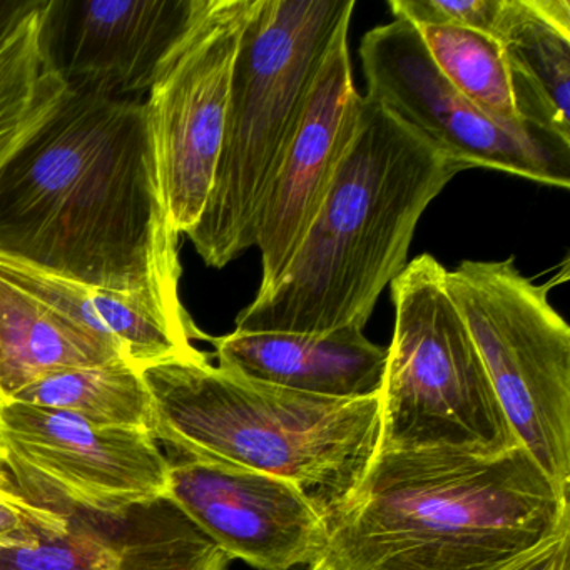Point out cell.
Here are the masks:
<instances>
[{
	"instance_id": "6da1fadb",
	"label": "cell",
	"mask_w": 570,
	"mask_h": 570,
	"mask_svg": "<svg viewBox=\"0 0 570 570\" xmlns=\"http://www.w3.org/2000/svg\"><path fill=\"white\" fill-rule=\"evenodd\" d=\"M179 236L146 101L68 91L0 171V256L38 272L181 302Z\"/></svg>"
},
{
	"instance_id": "7a4b0ae2",
	"label": "cell",
	"mask_w": 570,
	"mask_h": 570,
	"mask_svg": "<svg viewBox=\"0 0 570 570\" xmlns=\"http://www.w3.org/2000/svg\"><path fill=\"white\" fill-rule=\"evenodd\" d=\"M570 535L563 493L522 446L376 452L328 517L338 570H510Z\"/></svg>"
},
{
	"instance_id": "3957f363",
	"label": "cell",
	"mask_w": 570,
	"mask_h": 570,
	"mask_svg": "<svg viewBox=\"0 0 570 570\" xmlns=\"http://www.w3.org/2000/svg\"><path fill=\"white\" fill-rule=\"evenodd\" d=\"M462 171L363 96L325 202L278 282L236 316V332H363L383 289L409 265L423 213Z\"/></svg>"
},
{
	"instance_id": "277c9868",
	"label": "cell",
	"mask_w": 570,
	"mask_h": 570,
	"mask_svg": "<svg viewBox=\"0 0 570 570\" xmlns=\"http://www.w3.org/2000/svg\"><path fill=\"white\" fill-rule=\"evenodd\" d=\"M151 435L168 456L282 476L332 515L380 449V399L293 392L213 365L208 353L141 370Z\"/></svg>"
},
{
	"instance_id": "5b68a950",
	"label": "cell",
	"mask_w": 570,
	"mask_h": 570,
	"mask_svg": "<svg viewBox=\"0 0 570 570\" xmlns=\"http://www.w3.org/2000/svg\"><path fill=\"white\" fill-rule=\"evenodd\" d=\"M355 8V0H256L236 56L215 181L202 219L186 235L212 268L255 246L263 199Z\"/></svg>"
},
{
	"instance_id": "8992f818",
	"label": "cell",
	"mask_w": 570,
	"mask_h": 570,
	"mask_svg": "<svg viewBox=\"0 0 570 570\" xmlns=\"http://www.w3.org/2000/svg\"><path fill=\"white\" fill-rule=\"evenodd\" d=\"M395 308L380 390V449L497 455L519 440L433 256L390 283Z\"/></svg>"
},
{
	"instance_id": "52a82bcc",
	"label": "cell",
	"mask_w": 570,
	"mask_h": 570,
	"mask_svg": "<svg viewBox=\"0 0 570 570\" xmlns=\"http://www.w3.org/2000/svg\"><path fill=\"white\" fill-rule=\"evenodd\" d=\"M553 283L535 285L513 258L463 262L446 272L519 445L569 493L570 328L549 302Z\"/></svg>"
},
{
	"instance_id": "ba28073f",
	"label": "cell",
	"mask_w": 570,
	"mask_h": 570,
	"mask_svg": "<svg viewBox=\"0 0 570 570\" xmlns=\"http://www.w3.org/2000/svg\"><path fill=\"white\" fill-rule=\"evenodd\" d=\"M360 59L366 98L450 161L570 188V141L485 115L433 65L415 26L395 19L372 29L360 46Z\"/></svg>"
},
{
	"instance_id": "9c48e42d",
	"label": "cell",
	"mask_w": 570,
	"mask_h": 570,
	"mask_svg": "<svg viewBox=\"0 0 570 570\" xmlns=\"http://www.w3.org/2000/svg\"><path fill=\"white\" fill-rule=\"evenodd\" d=\"M0 453L19 490L59 513H118L166 495L169 460L149 430L0 400Z\"/></svg>"
},
{
	"instance_id": "30bf717a",
	"label": "cell",
	"mask_w": 570,
	"mask_h": 570,
	"mask_svg": "<svg viewBox=\"0 0 570 570\" xmlns=\"http://www.w3.org/2000/svg\"><path fill=\"white\" fill-rule=\"evenodd\" d=\"M256 0H199L149 89L148 106L169 218L198 225L215 181L236 56Z\"/></svg>"
},
{
	"instance_id": "8fae6325",
	"label": "cell",
	"mask_w": 570,
	"mask_h": 570,
	"mask_svg": "<svg viewBox=\"0 0 570 570\" xmlns=\"http://www.w3.org/2000/svg\"><path fill=\"white\" fill-rule=\"evenodd\" d=\"M168 460L166 497L233 560L292 570L325 557L328 517L295 483L225 463Z\"/></svg>"
},
{
	"instance_id": "7c38bea8",
	"label": "cell",
	"mask_w": 570,
	"mask_h": 570,
	"mask_svg": "<svg viewBox=\"0 0 570 570\" xmlns=\"http://www.w3.org/2000/svg\"><path fill=\"white\" fill-rule=\"evenodd\" d=\"M199 0H42L46 65L69 92L136 99L149 92Z\"/></svg>"
},
{
	"instance_id": "4fadbf2b",
	"label": "cell",
	"mask_w": 570,
	"mask_h": 570,
	"mask_svg": "<svg viewBox=\"0 0 570 570\" xmlns=\"http://www.w3.org/2000/svg\"><path fill=\"white\" fill-rule=\"evenodd\" d=\"M348 31L326 55L298 131L259 208L255 246L262 255V282L256 295L268 292L285 273L358 128L363 96L353 82Z\"/></svg>"
},
{
	"instance_id": "5bb4252c",
	"label": "cell",
	"mask_w": 570,
	"mask_h": 570,
	"mask_svg": "<svg viewBox=\"0 0 570 570\" xmlns=\"http://www.w3.org/2000/svg\"><path fill=\"white\" fill-rule=\"evenodd\" d=\"M232 562L166 495L125 512L66 513L58 532L0 549V570H228Z\"/></svg>"
},
{
	"instance_id": "9a60e30c",
	"label": "cell",
	"mask_w": 570,
	"mask_h": 570,
	"mask_svg": "<svg viewBox=\"0 0 570 570\" xmlns=\"http://www.w3.org/2000/svg\"><path fill=\"white\" fill-rule=\"evenodd\" d=\"M0 279L45 303L52 312L118 346L122 358L146 366L198 352L206 336L183 302L155 293H119L58 278L0 256Z\"/></svg>"
},
{
	"instance_id": "2e32d148",
	"label": "cell",
	"mask_w": 570,
	"mask_h": 570,
	"mask_svg": "<svg viewBox=\"0 0 570 570\" xmlns=\"http://www.w3.org/2000/svg\"><path fill=\"white\" fill-rule=\"evenodd\" d=\"M219 366L248 379L326 399L379 396L386 348L362 330L330 333H246L209 338Z\"/></svg>"
},
{
	"instance_id": "e0dca14e",
	"label": "cell",
	"mask_w": 570,
	"mask_h": 570,
	"mask_svg": "<svg viewBox=\"0 0 570 570\" xmlns=\"http://www.w3.org/2000/svg\"><path fill=\"white\" fill-rule=\"evenodd\" d=\"M493 36L520 118L570 141L569 0H502Z\"/></svg>"
},
{
	"instance_id": "ac0fdd59",
	"label": "cell",
	"mask_w": 570,
	"mask_h": 570,
	"mask_svg": "<svg viewBox=\"0 0 570 570\" xmlns=\"http://www.w3.org/2000/svg\"><path fill=\"white\" fill-rule=\"evenodd\" d=\"M118 360V346L0 279V400L48 373Z\"/></svg>"
},
{
	"instance_id": "d6986e66",
	"label": "cell",
	"mask_w": 570,
	"mask_h": 570,
	"mask_svg": "<svg viewBox=\"0 0 570 570\" xmlns=\"http://www.w3.org/2000/svg\"><path fill=\"white\" fill-rule=\"evenodd\" d=\"M41 9L29 12L0 46V171L51 118L68 88L46 65Z\"/></svg>"
},
{
	"instance_id": "ffe728a7",
	"label": "cell",
	"mask_w": 570,
	"mask_h": 570,
	"mask_svg": "<svg viewBox=\"0 0 570 570\" xmlns=\"http://www.w3.org/2000/svg\"><path fill=\"white\" fill-rule=\"evenodd\" d=\"M8 400L75 413L96 425L151 429L148 386L125 360L48 373Z\"/></svg>"
},
{
	"instance_id": "44dd1931",
	"label": "cell",
	"mask_w": 570,
	"mask_h": 570,
	"mask_svg": "<svg viewBox=\"0 0 570 570\" xmlns=\"http://www.w3.org/2000/svg\"><path fill=\"white\" fill-rule=\"evenodd\" d=\"M415 28L433 65L476 108L505 125H530L517 111L509 66L495 36L453 26Z\"/></svg>"
},
{
	"instance_id": "7402d4cb",
	"label": "cell",
	"mask_w": 570,
	"mask_h": 570,
	"mask_svg": "<svg viewBox=\"0 0 570 570\" xmlns=\"http://www.w3.org/2000/svg\"><path fill=\"white\" fill-rule=\"evenodd\" d=\"M502 0H390L395 19L413 26L475 29L493 36Z\"/></svg>"
},
{
	"instance_id": "603a6c76",
	"label": "cell",
	"mask_w": 570,
	"mask_h": 570,
	"mask_svg": "<svg viewBox=\"0 0 570 570\" xmlns=\"http://www.w3.org/2000/svg\"><path fill=\"white\" fill-rule=\"evenodd\" d=\"M65 523L66 513L35 505L24 497L0 493V549L31 546Z\"/></svg>"
},
{
	"instance_id": "cb8c5ba5",
	"label": "cell",
	"mask_w": 570,
	"mask_h": 570,
	"mask_svg": "<svg viewBox=\"0 0 570 570\" xmlns=\"http://www.w3.org/2000/svg\"><path fill=\"white\" fill-rule=\"evenodd\" d=\"M38 4L39 0H0V46Z\"/></svg>"
},
{
	"instance_id": "d4e9b609",
	"label": "cell",
	"mask_w": 570,
	"mask_h": 570,
	"mask_svg": "<svg viewBox=\"0 0 570 570\" xmlns=\"http://www.w3.org/2000/svg\"><path fill=\"white\" fill-rule=\"evenodd\" d=\"M562 539H563V537H562ZM553 543H556V542H553ZM553 543H550V546H547L546 549L540 550V552L533 553V556L529 557V559L522 560V562L517 563V566L512 567V569H510V570H540V569H542L543 562H546L547 556H549L550 547H552Z\"/></svg>"
},
{
	"instance_id": "484cf974",
	"label": "cell",
	"mask_w": 570,
	"mask_h": 570,
	"mask_svg": "<svg viewBox=\"0 0 570 570\" xmlns=\"http://www.w3.org/2000/svg\"><path fill=\"white\" fill-rule=\"evenodd\" d=\"M9 487V472L6 469L4 459L0 455V490H6Z\"/></svg>"
},
{
	"instance_id": "4316f807",
	"label": "cell",
	"mask_w": 570,
	"mask_h": 570,
	"mask_svg": "<svg viewBox=\"0 0 570 570\" xmlns=\"http://www.w3.org/2000/svg\"><path fill=\"white\" fill-rule=\"evenodd\" d=\"M308 570H338L336 567H333L328 560L323 557V559L316 560L315 563L308 567Z\"/></svg>"
}]
</instances>
